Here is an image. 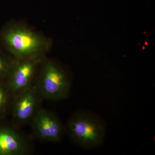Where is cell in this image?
<instances>
[{"label": "cell", "mask_w": 155, "mask_h": 155, "mask_svg": "<svg viewBox=\"0 0 155 155\" xmlns=\"http://www.w3.org/2000/svg\"><path fill=\"white\" fill-rule=\"evenodd\" d=\"M35 84L43 99L61 101L70 93L71 84L67 72L55 62L45 58L40 66Z\"/></svg>", "instance_id": "obj_3"}, {"label": "cell", "mask_w": 155, "mask_h": 155, "mask_svg": "<svg viewBox=\"0 0 155 155\" xmlns=\"http://www.w3.org/2000/svg\"><path fill=\"white\" fill-rule=\"evenodd\" d=\"M43 99L35 83L30 88L14 96L10 113L14 126L18 128L30 122L41 108Z\"/></svg>", "instance_id": "obj_5"}, {"label": "cell", "mask_w": 155, "mask_h": 155, "mask_svg": "<svg viewBox=\"0 0 155 155\" xmlns=\"http://www.w3.org/2000/svg\"><path fill=\"white\" fill-rule=\"evenodd\" d=\"M34 135L40 140L57 142L62 139L65 128L52 112L41 108L30 122Z\"/></svg>", "instance_id": "obj_6"}, {"label": "cell", "mask_w": 155, "mask_h": 155, "mask_svg": "<svg viewBox=\"0 0 155 155\" xmlns=\"http://www.w3.org/2000/svg\"><path fill=\"white\" fill-rule=\"evenodd\" d=\"M15 59L0 49V81L5 80Z\"/></svg>", "instance_id": "obj_9"}, {"label": "cell", "mask_w": 155, "mask_h": 155, "mask_svg": "<svg viewBox=\"0 0 155 155\" xmlns=\"http://www.w3.org/2000/svg\"><path fill=\"white\" fill-rule=\"evenodd\" d=\"M66 129L72 141L85 149L101 145L106 130L104 123L98 116L82 111L76 112L70 117Z\"/></svg>", "instance_id": "obj_2"}, {"label": "cell", "mask_w": 155, "mask_h": 155, "mask_svg": "<svg viewBox=\"0 0 155 155\" xmlns=\"http://www.w3.org/2000/svg\"><path fill=\"white\" fill-rule=\"evenodd\" d=\"M13 97L5 81H0V122L10 112Z\"/></svg>", "instance_id": "obj_8"}, {"label": "cell", "mask_w": 155, "mask_h": 155, "mask_svg": "<svg viewBox=\"0 0 155 155\" xmlns=\"http://www.w3.org/2000/svg\"><path fill=\"white\" fill-rule=\"evenodd\" d=\"M45 58L15 59L5 80L13 96L33 86L40 66Z\"/></svg>", "instance_id": "obj_4"}, {"label": "cell", "mask_w": 155, "mask_h": 155, "mask_svg": "<svg viewBox=\"0 0 155 155\" xmlns=\"http://www.w3.org/2000/svg\"><path fill=\"white\" fill-rule=\"evenodd\" d=\"M0 42L17 60L45 58L49 49V39L25 25L12 22L0 31Z\"/></svg>", "instance_id": "obj_1"}, {"label": "cell", "mask_w": 155, "mask_h": 155, "mask_svg": "<svg viewBox=\"0 0 155 155\" xmlns=\"http://www.w3.org/2000/svg\"><path fill=\"white\" fill-rule=\"evenodd\" d=\"M15 127L0 123V155H26L30 153L28 140Z\"/></svg>", "instance_id": "obj_7"}]
</instances>
